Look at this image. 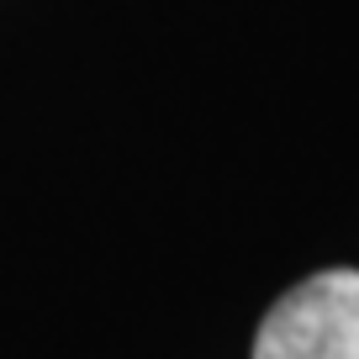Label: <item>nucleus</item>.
<instances>
[{"mask_svg": "<svg viewBox=\"0 0 359 359\" xmlns=\"http://www.w3.org/2000/svg\"><path fill=\"white\" fill-rule=\"evenodd\" d=\"M254 359H359V269H317L269 306Z\"/></svg>", "mask_w": 359, "mask_h": 359, "instance_id": "nucleus-1", "label": "nucleus"}]
</instances>
